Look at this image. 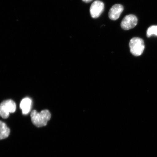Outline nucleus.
<instances>
[{
  "label": "nucleus",
  "instance_id": "1",
  "mask_svg": "<svg viewBox=\"0 0 157 157\" xmlns=\"http://www.w3.org/2000/svg\"><path fill=\"white\" fill-rule=\"evenodd\" d=\"M51 117V113L48 110H44L40 113L38 112L36 110H33L31 113L33 123L38 127L46 126Z\"/></svg>",
  "mask_w": 157,
  "mask_h": 157
},
{
  "label": "nucleus",
  "instance_id": "2",
  "mask_svg": "<svg viewBox=\"0 0 157 157\" xmlns=\"http://www.w3.org/2000/svg\"><path fill=\"white\" fill-rule=\"evenodd\" d=\"M130 52L133 56H139L142 55L145 48L144 41L138 37L131 39L129 43Z\"/></svg>",
  "mask_w": 157,
  "mask_h": 157
},
{
  "label": "nucleus",
  "instance_id": "3",
  "mask_svg": "<svg viewBox=\"0 0 157 157\" xmlns=\"http://www.w3.org/2000/svg\"><path fill=\"white\" fill-rule=\"evenodd\" d=\"M16 109L15 102L11 100H7L0 104V116L3 119L9 117L10 113H14Z\"/></svg>",
  "mask_w": 157,
  "mask_h": 157
},
{
  "label": "nucleus",
  "instance_id": "4",
  "mask_svg": "<svg viewBox=\"0 0 157 157\" xmlns=\"http://www.w3.org/2000/svg\"><path fill=\"white\" fill-rule=\"evenodd\" d=\"M138 19L136 16L129 14L125 16L121 23V28L125 30L133 29L137 25Z\"/></svg>",
  "mask_w": 157,
  "mask_h": 157
},
{
  "label": "nucleus",
  "instance_id": "5",
  "mask_svg": "<svg viewBox=\"0 0 157 157\" xmlns=\"http://www.w3.org/2000/svg\"><path fill=\"white\" fill-rule=\"evenodd\" d=\"M105 9V5L103 2L96 1L92 4L90 8V13L93 18L99 17L103 13Z\"/></svg>",
  "mask_w": 157,
  "mask_h": 157
},
{
  "label": "nucleus",
  "instance_id": "6",
  "mask_svg": "<svg viewBox=\"0 0 157 157\" xmlns=\"http://www.w3.org/2000/svg\"><path fill=\"white\" fill-rule=\"evenodd\" d=\"M124 7L121 4L114 5L110 9L109 13V18L115 21L118 19L124 10Z\"/></svg>",
  "mask_w": 157,
  "mask_h": 157
},
{
  "label": "nucleus",
  "instance_id": "7",
  "mask_svg": "<svg viewBox=\"0 0 157 157\" xmlns=\"http://www.w3.org/2000/svg\"><path fill=\"white\" fill-rule=\"evenodd\" d=\"M32 100L27 97L22 100L20 105V107L22 110L23 115H27L30 112L32 107Z\"/></svg>",
  "mask_w": 157,
  "mask_h": 157
},
{
  "label": "nucleus",
  "instance_id": "8",
  "mask_svg": "<svg viewBox=\"0 0 157 157\" xmlns=\"http://www.w3.org/2000/svg\"><path fill=\"white\" fill-rule=\"evenodd\" d=\"M10 132L8 127L5 123L0 121V140L7 138Z\"/></svg>",
  "mask_w": 157,
  "mask_h": 157
},
{
  "label": "nucleus",
  "instance_id": "9",
  "mask_svg": "<svg viewBox=\"0 0 157 157\" xmlns=\"http://www.w3.org/2000/svg\"><path fill=\"white\" fill-rule=\"evenodd\" d=\"M155 35L157 36V25H153L149 27L147 31V36L148 38Z\"/></svg>",
  "mask_w": 157,
  "mask_h": 157
},
{
  "label": "nucleus",
  "instance_id": "10",
  "mask_svg": "<svg viewBox=\"0 0 157 157\" xmlns=\"http://www.w3.org/2000/svg\"><path fill=\"white\" fill-rule=\"evenodd\" d=\"M93 0H82V1L86 3H88L91 2Z\"/></svg>",
  "mask_w": 157,
  "mask_h": 157
}]
</instances>
